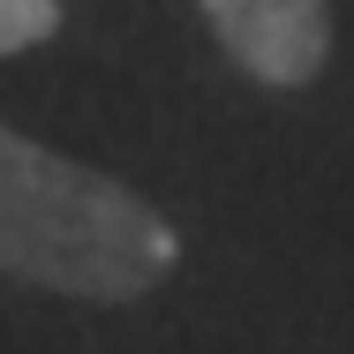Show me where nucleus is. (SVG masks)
<instances>
[{"label":"nucleus","mask_w":354,"mask_h":354,"mask_svg":"<svg viewBox=\"0 0 354 354\" xmlns=\"http://www.w3.org/2000/svg\"><path fill=\"white\" fill-rule=\"evenodd\" d=\"M196 8L218 53L264 91H309L339 46L332 0H196Z\"/></svg>","instance_id":"f03ea898"},{"label":"nucleus","mask_w":354,"mask_h":354,"mask_svg":"<svg viewBox=\"0 0 354 354\" xmlns=\"http://www.w3.org/2000/svg\"><path fill=\"white\" fill-rule=\"evenodd\" d=\"M53 30H61V0H0V61L46 46Z\"/></svg>","instance_id":"7ed1b4c3"},{"label":"nucleus","mask_w":354,"mask_h":354,"mask_svg":"<svg viewBox=\"0 0 354 354\" xmlns=\"http://www.w3.org/2000/svg\"><path fill=\"white\" fill-rule=\"evenodd\" d=\"M181 234L129 181L0 129V272L75 301H143L174 279Z\"/></svg>","instance_id":"f257e3e1"}]
</instances>
